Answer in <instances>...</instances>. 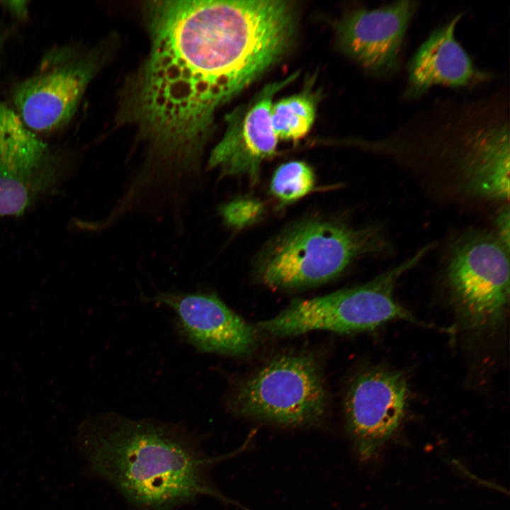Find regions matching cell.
<instances>
[{"instance_id":"cell-6","label":"cell","mask_w":510,"mask_h":510,"mask_svg":"<svg viewBox=\"0 0 510 510\" xmlns=\"http://www.w3.org/2000/svg\"><path fill=\"white\" fill-rule=\"evenodd\" d=\"M509 249L492 233L469 232L453 244L447 280L462 325L475 333L497 329L509 300Z\"/></svg>"},{"instance_id":"cell-1","label":"cell","mask_w":510,"mask_h":510,"mask_svg":"<svg viewBox=\"0 0 510 510\" xmlns=\"http://www.w3.org/2000/svg\"><path fill=\"white\" fill-rule=\"evenodd\" d=\"M143 8L149 51L125 85L118 118L144 144L135 171L144 186L192 191L216 111L283 57L295 34L294 6L159 0Z\"/></svg>"},{"instance_id":"cell-18","label":"cell","mask_w":510,"mask_h":510,"mask_svg":"<svg viewBox=\"0 0 510 510\" xmlns=\"http://www.w3.org/2000/svg\"><path fill=\"white\" fill-rule=\"evenodd\" d=\"M497 224L498 227L497 235L509 247V210L508 206L499 214Z\"/></svg>"},{"instance_id":"cell-15","label":"cell","mask_w":510,"mask_h":510,"mask_svg":"<svg viewBox=\"0 0 510 510\" xmlns=\"http://www.w3.org/2000/svg\"><path fill=\"white\" fill-rule=\"evenodd\" d=\"M316 115V103L306 92L273 103L271 123L278 140L296 141L312 128Z\"/></svg>"},{"instance_id":"cell-2","label":"cell","mask_w":510,"mask_h":510,"mask_svg":"<svg viewBox=\"0 0 510 510\" xmlns=\"http://www.w3.org/2000/svg\"><path fill=\"white\" fill-rule=\"evenodd\" d=\"M79 443L90 469L137 510H174L200 497L233 504L209 470L232 454L207 455L180 425L103 413L81 424Z\"/></svg>"},{"instance_id":"cell-5","label":"cell","mask_w":510,"mask_h":510,"mask_svg":"<svg viewBox=\"0 0 510 510\" xmlns=\"http://www.w3.org/2000/svg\"><path fill=\"white\" fill-rule=\"evenodd\" d=\"M327 394L318 363L310 356L275 357L242 382L228 400L234 413L296 426L317 422Z\"/></svg>"},{"instance_id":"cell-19","label":"cell","mask_w":510,"mask_h":510,"mask_svg":"<svg viewBox=\"0 0 510 510\" xmlns=\"http://www.w3.org/2000/svg\"><path fill=\"white\" fill-rule=\"evenodd\" d=\"M4 6L14 17L20 20H23L28 17V1H3Z\"/></svg>"},{"instance_id":"cell-4","label":"cell","mask_w":510,"mask_h":510,"mask_svg":"<svg viewBox=\"0 0 510 510\" xmlns=\"http://www.w3.org/2000/svg\"><path fill=\"white\" fill-rule=\"evenodd\" d=\"M385 244L378 227L355 229L334 222H302L268 249L259 273L272 288L312 286L336 278L358 256L381 251Z\"/></svg>"},{"instance_id":"cell-12","label":"cell","mask_w":510,"mask_h":510,"mask_svg":"<svg viewBox=\"0 0 510 510\" xmlns=\"http://www.w3.org/2000/svg\"><path fill=\"white\" fill-rule=\"evenodd\" d=\"M418 4L417 1H398L349 12L338 27L341 50L370 72L392 73L398 67L404 38Z\"/></svg>"},{"instance_id":"cell-9","label":"cell","mask_w":510,"mask_h":510,"mask_svg":"<svg viewBox=\"0 0 510 510\" xmlns=\"http://www.w3.org/2000/svg\"><path fill=\"white\" fill-rule=\"evenodd\" d=\"M409 386L396 370L370 368L351 381L344 402L346 427L361 458L373 457L401 424Z\"/></svg>"},{"instance_id":"cell-16","label":"cell","mask_w":510,"mask_h":510,"mask_svg":"<svg viewBox=\"0 0 510 510\" xmlns=\"http://www.w3.org/2000/svg\"><path fill=\"white\" fill-rule=\"evenodd\" d=\"M314 185L311 168L302 162L280 165L274 172L271 184L273 195L282 203L293 202L310 193Z\"/></svg>"},{"instance_id":"cell-11","label":"cell","mask_w":510,"mask_h":510,"mask_svg":"<svg viewBox=\"0 0 510 510\" xmlns=\"http://www.w3.org/2000/svg\"><path fill=\"white\" fill-rule=\"evenodd\" d=\"M297 76L267 84L251 101L227 115L225 134L211 151L208 169H217L222 176L247 174L256 178L261 163L276 152L278 140L271 123L273 98Z\"/></svg>"},{"instance_id":"cell-3","label":"cell","mask_w":510,"mask_h":510,"mask_svg":"<svg viewBox=\"0 0 510 510\" xmlns=\"http://www.w3.org/2000/svg\"><path fill=\"white\" fill-rule=\"evenodd\" d=\"M431 249V245L424 246L363 285L310 299L294 300L277 315L259 322L256 327L273 336L286 337L315 330L338 334L370 331L398 319L429 326L398 304L393 293L400 277Z\"/></svg>"},{"instance_id":"cell-7","label":"cell","mask_w":510,"mask_h":510,"mask_svg":"<svg viewBox=\"0 0 510 510\" xmlns=\"http://www.w3.org/2000/svg\"><path fill=\"white\" fill-rule=\"evenodd\" d=\"M98 62L96 50L70 45L52 47L34 72L13 87V110L35 134L59 130L75 114Z\"/></svg>"},{"instance_id":"cell-14","label":"cell","mask_w":510,"mask_h":510,"mask_svg":"<svg viewBox=\"0 0 510 510\" xmlns=\"http://www.w3.org/2000/svg\"><path fill=\"white\" fill-rule=\"evenodd\" d=\"M458 159L465 189L475 197L508 200L509 134L508 124L469 132Z\"/></svg>"},{"instance_id":"cell-8","label":"cell","mask_w":510,"mask_h":510,"mask_svg":"<svg viewBox=\"0 0 510 510\" xmlns=\"http://www.w3.org/2000/svg\"><path fill=\"white\" fill-rule=\"evenodd\" d=\"M60 158L0 100V215H20L57 178Z\"/></svg>"},{"instance_id":"cell-17","label":"cell","mask_w":510,"mask_h":510,"mask_svg":"<svg viewBox=\"0 0 510 510\" xmlns=\"http://www.w3.org/2000/svg\"><path fill=\"white\" fill-rule=\"evenodd\" d=\"M262 210V205L259 201L240 198L223 205L220 213L227 225L239 229L254 223L261 215Z\"/></svg>"},{"instance_id":"cell-10","label":"cell","mask_w":510,"mask_h":510,"mask_svg":"<svg viewBox=\"0 0 510 510\" xmlns=\"http://www.w3.org/2000/svg\"><path fill=\"white\" fill-rule=\"evenodd\" d=\"M147 299L171 309L181 332L200 351L244 356L258 345V328L214 294L159 292Z\"/></svg>"},{"instance_id":"cell-13","label":"cell","mask_w":510,"mask_h":510,"mask_svg":"<svg viewBox=\"0 0 510 510\" xmlns=\"http://www.w3.org/2000/svg\"><path fill=\"white\" fill-rule=\"evenodd\" d=\"M461 18L458 14L436 29L421 45L408 63V97L419 96L431 86H462L487 79L477 69L455 36Z\"/></svg>"}]
</instances>
